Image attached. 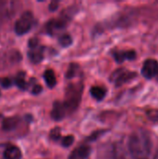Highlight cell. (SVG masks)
<instances>
[{
	"instance_id": "6da1fadb",
	"label": "cell",
	"mask_w": 158,
	"mask_h": 159,
	"mask_svg": "<svg viewBox=\"0 0 158 159\" xmlns=\"http://www.w3.org/2000/svg\"><path fill=\"white\" fill-rule=\"evenodd\" d=\"M128 147L134 159H148L152 151V140L149 133L142 129L135 131L129 139Z\"/></svg>"
},
{
	"instance_id": "7a4b0ae2",
	"label": "cell",
	"mask_w": 158,
	"mask_h": 159,
	"mask_svg": "<svg viewBox=\"0 0 158 159\" xmlns=\"http://www.w3.org/2000/svg\"><path fill=\"white\" fill-rule=\"evenodd\" d=\"M84 85L82 81H79L75 84H70L65 91V99L62 102L63 105L66 108L67 114L74 112L81 102L82 93H83Z\"/></svg>"
},
{
	"instance_id": "3957f363",
	"label": "cell",
	"mask_w": 158,
	"mask_h": 159,
	"mask_svg": "<svg viewBox=\"0 0 158 159\" xmlns=\"http://www.w3.org/2000/svg\"><path fill=\"white\" fill-rule=\"evenodd\" d=\"M34 23V18L31 11L23 12L20 17L16 20L14 25L15 33L19 35L27 34L33 27Z\"/></svg>"
},
{
	"instance_id": "277c9868",
	"label": "cell",
	"mask_w": 158,
	"mask_h": 159,
	"mask_svg": "<svg viewBox=\"0 0 158 159\" xmlns=\"http://www.w3.org/2000/svg\"><path fill=\"white\" fill-rule=\"evenodd\" d=\"M138 74L136 72H132L127 70L125 68H119L115 70L110 76V81L115 84V87H120L125 83L136 78Z\"/></svg>"
},
{
	"instance_id": "5b68a950",
	"label": "cell",
	"mask_w": 158,
	"mask_h": 159,
	"mask_svg": "<svg viewBox=\"0 0 158 159\" xmlns=\"http://www.w3.org/2000/svg\"><path fill=\"white\" fill-rule=\"evenodd\" d=\"M142 75L146 79H152L158 75V61L155 59H147L142 67Z\"/></svg>"
},
{
	"instance_id": "8992f818",
	"label": "cell",
	"mask_w": 158,
	"mask_h": 159,
	"mask_svg": "<svg viewBox=\"0 0 158 159\" xmlns=\"http://www.w3.org/2000/svg\"><path fill=\"white\" fill-rule=\"evenodd\" d=\"M67 25V20L63 18L51 19L46 25V31L50 35H55L59 32L62 31Z\"/></svg>"
},
{
	"instance_id": "52a82bcc",
	"label": "cell",
	"mask_w": 158,
	"mask_h": 159,
	"mask_svg": "<svg viewBox=\"0 0 158 159\" xmlns=\"http://www.w3.org/2000/svg\"><path fill=\"white\" fill-rule=\"evenodd\" d=\"M112 55L115 61L118 63H122L126 61H134L137 58V53L134 49L114 50Z\"/></svg>"
},
{
	"instance_id": "ba28073f",
	"label": "cell",
	"mask_w": 158,
	"mask_h": 159,
	"mask_svg": "<svg viewBox=\"0 0 158 159\" xmlns=\"http://www.w3.org/2000/svg\"><path fill=\"white\" fill-rule=\"evenodd\" d=\"M67 115V111L62 102L56 101L53 103V108L51 111V117L56 121L62 120Z\"/></svg>"
},
{
	"instance_id": "9c48e42d",
	"label": "cell",
	"mask_w": 158,
	"mask_h": 159,
	"mask_svg": "<svg viewBox=\"0 0 158 159\" xmlns=\"http://www.w3.org/2000/svg\"><path fill=\"white\" fill-rule=\"evenodd\" d=\"M91 149L88 145H80L76 147L70 155L69 159H87L88 157Z\"/></svg>"
},
{
	"instance_id": "30bf717a",
	"label": "cell",
	"mask_w": 158,
	"mask_h": 159,
	"mask_svg": "<svg viewBox=\"0 0 158 159\" xmlns=\"http://www.w3.org/2000/svg\"><path fill=\"white\" fill-rule=\"evenodd\" d=\"M28 58L33 63H39L44 59V47L37 46L34 48H30L28 51Z\"/></svg>"
},
{
	"instance_id": "8fae6325",
	"label": "cell",
	"mask_w": 158,
	"mask_h": 159,
	"mask_svg": "<svg viewBox=\"0 0 158 159\" xmlns=\"http://www.w3.org/2000/svg\"><path fill=\"white\" fill-rule=\"evenodd\" d=\"M4 159H21V151L18 146L7 145L4 151Z\"/></svg>"
},
{
	"instance_id": "7c38bea8",
	"label": "cell",
	"mask_w": 158,
	"mask_h": 159,
	"mask_svg": "<svg viewBox=\"0 0 158 159\" xmlns=\"http://www.w3.org/2000/svg\"><path fill=\"white\" fill-rule=\"evenodd\" d=\"M107 94V89L101 86H93L90 89V95L98 102L102 101Z\"/></svg>"
},
{
	"instance_id": "4fadbf2b",
	"label": "cell",
	"mask_w": 158,
	"mask_h": 159,
	"mask_svg": "<svg viewBox=\"0 0 158 159\" xmlns=\"http://www.w3.org/2000/svg\"><path fill=\"white\" fill-rule=\"evenodd\" d=\"M20 118L16 117V116H12V117H7L3 119L2 122V129L6 131H10L13 130L17 128V126L20 123Z\"/></svg>"
},
{
	"instance_id": "5bb4252c",
	"label": "cell",
	"mask_w": 158,
	"mask_h": 159,
	"mask_svg": "<svg viewBox=\"0 0 158 159\" xmlns=\"http://www.w3.org/2000/svg\"><path fill=\"white\" fill-rule=\"evenodd\" d=\"M44 79H45L47 87L50 88V89L54 88L56 86V84H57V78H56L55 73L51 69H47V70L45 71Z\"/></svg>"
},
{
	"instance_id": "9a60e30c",
	"label": "cell",
	"mask_w": 158,
	"mask_h": 159,
	"mask_svg": "<svg viewBox=\"0 0 158 159\" xmlns=\"http://www.w3.org/2000/svg\"><path fill=\"white\" fill-rule=\"evenodd\" d=\"M14 83L16 84V86L22 89V90H26L27 89V86H28V83L25 81V74L20 72L17 75V76L15 77V80H14Z\"/></svg>"
},
{
	"instance_id": "2e32d148",
	"label": "cell",
	"mask_w": 158,
	"mask_h": 159,
	"mask_svg": "<svg viewBox=\"0 0 158 159\" xmlns=\"http://www.w3.org/2000/svg\"><path fill=\"white\" fill-rule=\"evenodd\" d=\"M59 43L61 47L66 48L72 45L73 43V39L71 37V35L69 34H63L59 37Z\"/></svg>"
},
{
	"instance_id": "e0dca14e",
	"label": "cell",
	"mask_w": 158,
	"mask_h": 159,
	"mask_svg": "<svg viewBox=\"0 0 158 159\" xmlns=\"http://www.w3.org/2000/svg\"><path fill=\"white\" fill-rule=\"evenodd\" d=\"M78 70H79V67H78L77 64H75V63L70 64V66H69V68H68V70H67V73H66V77H67L68 79L74 78V77L76 75Z\"/></svg>"
},
{
	"instance_id": "ac0fdd59",
	"label": "cell",
	"mask_w": 158,
	"mask_h": 159,
	"mask_svg": "<svg viewBox=\"0 0 158 159\" xmlns=\"http://www.w3.org/2000/svg\"><path fill=\"white\" fill-rule=\"evenodd\" d=\"M74 142V137L73 135H68V136H65L61 139V145L63 147H70Z\"/></svg>"
},
{
	"instance_id": "d6986e66",
	"label": "cell",
	"mask_w": 158,
	"mask_h": 159,
	"mask_svg": "<svg viewBox=\"0 0 158 159\" xmlns=\"http://www.w3.org/2000/svg\"><path fill=\"white\" fill-rule=\"evenodd\" d=\"M61 129L60 128H55V129H53L51 131H50V134H49V136H50V138L53 140V141H59V140H61Z\"/></svg>"
},
{
	"instance_id": "ffe728a7",
	"label": "cell",
	"mask_w": 158,
	"mask_h": 159,
	"mask_svg": "<svg viewBox=\"0 0 158 159\" xmlns=\"http://www.w3.org/2000/svg\"><path fill=\"white\" fill-rule=\"evenodd\" d=\"M12 84H13L12 80H11L10 78H8V77L3 78V79L1 80V85H2L3 88H6V89H7V88H9V87L12 86Z\"/></svg>"
},
{
	"instance_id": "44dd1931",
	"label": "cell",
	"mask_w": 158,
	"mask_h": 159,
	"mask_svg": "<svg viewBox=\"0 0 158 159\" xmlns=\"http://www.w3.org/2000/svg\"><path fill=\"white\" fill-rule=\"evenodd\" d=\"M42 91V87L39 84H34V87L32 88V93L34 95H37Z\"/></svg>"
},
{
	"instance_id": "7402d4cb",
	"label": "cell",
	"mask_w": 158,
	"mask_h": 159,
	"mask_svg": "<svg viewBox=\"0 0 158 159\" xmlns=\"http://www.w3.org/2000/svg\"><path fill=\"white\" fill-rule=\"evenodd\" d=\"M28 44H29L28 46H29L30 48H35V47L38 46V39L35 38V37H34V38H32V39L29 40V43Z\"/></svg>"
},
{
	"instance_id": "603a6c76",
	"label": "cell",
	"mask_w": 158,
	"mask_h": 159,
	"mask_svg": "<svg viewBox=\"0 0 158 159\" xmlns=\"http://www.w3.org/2000/svg\"><path fill=\"white\" fill-rule=\"evenodd\" d=\"M58 2H51V4H50V6H49V9L50 10H55V9H57V7H58Z\"/></svg>"
},
{
	"instance_id": "cb8c5ba5",
	"label": "cell",
	"mask_w": 158,
	"mask_h": 159,
	"mask_svg": "<svg viewBox=\"0 0 158 159\" xmlns=\"http://www.w3.org/2000/svg\"><path fill=\"white\" fill-rule=\"evenodd\" d=\"M154 159H158V152L156 154V156H155V157H154Z\"/></svg>"
}]
</instances>
